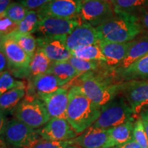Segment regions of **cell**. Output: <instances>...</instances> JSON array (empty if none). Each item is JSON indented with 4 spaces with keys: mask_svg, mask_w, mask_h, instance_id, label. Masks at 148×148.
Masks as SVG:
<instances>
[{
    "mask_svg": "<svg viewBox=\"0 0 148 148\" xmlns=\"http://www.w3.org/2000/svg\"><path fill=\"white\" fill-rule=\"evenodd\" d=\"M101 107L90 100L76 85L69 90V103L66 119L77 135L91 127L99 119Z\"/></svg>",
    "mask_w": 148,
    "mask_h": 148,
    "instance_id": "cell-1",
    "label": "cell"
},
{
    "mask_svg": "<svg viewBox=\"0 0 148 148\" xmlns=\"http://www.w3.org/2000/svg\"><path fill=\"white\" fill-rule=\"evenodd\" d=\"M77 78V84L73 85L78 86L90 100L100 107L121 93V82L114 81L113 73L106 75L89 71Z\"/></svg>",
    "mask_w": 148,
    "mask_h": 148,
    "instance_id": "cell-2",
    "label": "cell"
},
{
    "mask_svg": "<svg viewBox=\"0 0 148 148\" xmlns=\"http://www.w3.org/2000/svg\"><path fill=\"white\" fill-rule=\"evenodd\" d=\"M112 18L96 27L100 40L125 43L143 33L138 18L134 14L115 11Z\"/></svg>",
    "mask_w": 148,
    "mask_h": 148,
    "instance_id": "cell-3",
    "label": "cell"
},
{
    "mask_svg": "<svg viewBox=\"0 0 148 148\" xmlns=\"http://www.w3.org/2000/svg\"><path fill=\"white\" fill-rule=\"evenodd\" d=\"M1 136L12 148H33L42 139L36 129L16 118L7 120L1 127Z\"/></svg>",
    "mask_w": 148,
    "mask_h": 148,
    "instance_id": "cell-4",
    "label": "cell"
},
{
    "mask_svg": "<svg viewBox=\"0 0 148 148\" xmlns=\"http://www.w3.org/2000/svg\"><path fill=\"white\" fill-rule=\"evenodd\" d=\"M134 113L125 97H116L101 106L100 116L92 126L109 129L134 120Z\"/></svg>",
    "mask_w": 148,
    "mask_h": 148,
    "instance_id": "cell-5",
    "label": "cell"
},
{
    "mask_svg": "<svg viewBox=\"0 0 148 148\" xmlns=\"http://www.w3.org/2000/svg\"><path fill=\"white\" fill-rule=\"evenodd\" d=\"M14 118L34 129H39L50 120L47 108L40 98L25 95L13 111Z\"/></svg>",
    "mask_w": 148,
    "mask_h": 148,
    "instance_id": "cell-6",
    "label": "cell"
},
{
    "mask_svg": "<svg viewBox=\"0 0 148 148\" xmlns=\"http://www.w3.org/2000/svg\"><path fill=\"white\" fill-rule=\"evenodd\" d=\"M0 51L8 61V71L18 78H28L31 57L10 36H1Z\"/></svg>",
    "mask_w": 148,
    "mask_h": 148,
    "instance_id": "cell-7",
    "label": "cell"
},
{
    "mask_svg": "<svg viewBox=\"0 0 148 148\" xmlns=\"http://www.w3.org/2000/svg\"><path fill=\"white\" fill-rule=\"evenodd\" d=\"M115 14L113 5L102 0H82L79 20L97 27Z\"/></svg>",
    "mask_w": 148,
    "mask_h": 148,
    "instance_id": "cell-8",
    "label": "cell"
},
{
    "mask_svg": "<svg viewBox=\"0 0 148 148\" xmlns=\"http://www.w3.org/2000/svg\"><path fill=\"white\" fill-rule=\"evenodd\" d=\"M82 1V0H53L36 12L39 19L56 17L79 20Z\"/></svg>",
    "mask_w": 148,
    "mask_h": 148,
    "instance_id": "cell-9",
    "label": "cell"
},
{
    "mask_svg": "<svg viewBox=\"0 0 148 148\" xmlns=\"http://www.w3.org/2000/svg\"><path fill=\"white\" fill-rule=\"evenodd\" d=\"M121 93L134 114H140L148 107V80L121 82Z\"/></svg>",
    "mask_w": 148,
    "mask_h": 148,
    "instance_id": "cell-10",
    "label": "cell"
},
{
    "mask_svg": "<svg viewBox=\"0 0 148 148\" xmlns=\"http://www.w3.org/2000/svg\"><path fill=\"white\" fill-rule=\"evenodd\" d=\"M81 21L56 17H45L40 19L34 34L36 38L66 36L70 34Z\"/></svg>",
    "mask_w": 148,
    "mask_h": 148,
    "instance_id": "cell-11",
    "label": "cell"
},
{
    "mask_svg": "<svg viewBox=\"0 0 148 148\" xmlns=\"http://www.w3.org/2000/svg\"><path fill=\"white\" fill-rule=\"evenodd\" d=\"M36 131L42 139L47 141H66L77 136L64 118H51L44 126L36 129Z\"/></svg>",
    "mask_w": 148,
    "mask_h": 148,
    "instance_id": "cell-12",
    "label": "cell"
},
{
    "mask_svg": "<svg viewBox=\"0 0 148 148\" xmlns=\"http://www.w3.org/2000/svg\"><path fill=\"white\" fill-rule=\"evenodd\" d=\"M66 36L36 38L37 48L43 51L52 62L67 61L72 55L66 45Z\"/></svg>",
    "mask_w": 148,
    "mask_h": 148,
    "instance_id": "cell-13",
    "label": "cell"
},
{
    "mask_svg": "<svg viewBox=\"0 0 148 148\" xmlns=\"http://www.w3.org/2000/svg\"><path fill=\"white\" fill-rule=\"evenodd\" d=\"M100 38L97 28L83 22L66 36V45L71 51L84 46L98 44Z\"/></svg>",
    "mask_w": 148,
    "mask_h": 148,
    "instance_id": "cell-14",
    "label": "cell"
},
{
    "mask_svg": "<svg viewBox=\"0 0 148 148\" xmlns=\"http://www.w3.org/2000/svg\"><path fill=\"white\" fill-rule=\"evenodd\" d=\"M63 87L56 77L50 73H45L28 79L26 88V96L40 98L52 93Z\"/></svg>",
    "mask_w": 148,
    "mask_h": 148,
    "instance_id": "cell-15",
    "label": "cell"
},
{
    "mask_svg": "<svg viewBox=\"0 0 148 148\" xmlns=\"http://www.w3.org/2000/svg\"><path fill=\"white\" fill-rule=\"evenodd\" d=\"M69 89L63 86L52 93L40 98L45 103L50 118L66 119L69 103Z\"/></svg>",
    "mask_w": 148,
    "mask_h": 148,
    "instance_id": "cell-16",
    "label": "cell"
},
{
    "mask_svg": "<svg viewBox=\"0 0 148 148\" xmlns=\"http://www.w3.org/2000/svg\"><path fill=\"white\" fill-rule=\"evenodd\" d=\"M108 139V129L91 126L71 141L72 145L81 148H106Z\"/></svg>",
    "mask_w": 148,
    "mask_h": 148,
    "instance_id": "cell-17",
    "label": "cell"
},
{
    "mask_svg": "<svg viewBox=\"0 0 148 148\" xmlns=\"http://www.w3.org/2000/svg\"><path fill=\"white\" fill-rule=\"evenodd\" d=\"M113 77L116 82L148 80V53L125 69L113 70Z\"/></svg>",
    "mask_w": 148,
    "mask_h": 148,
    "instance_id": "cell-18",
    "label": "cell"
},
{
    "mask_svg": "<svg viewBox=\"0 0 148 148\" xmlns=\"http://www.w3.org/2000/svg\"><path fill=\"white\" fill-rule=\"evenodd\" d=\"M132 41L125 43H119L100 40L99 45L106 57V63L110 67H115L125 58Z\"/></svg>",
    "mask_w": 148,
    "mask_h": 148,
    "instance_id": "cell-19",
    "label": "cell"
},
{
    "mask_svg": "<svg viewBox=\"0 0 148 148\" xmlns=\"http://www.w3.org/2000/svg\"><path fill=\"white\" fill-rule=\"evenodd\" d=\"M148 53V36L143 35V36L135 38L132 40V45L130 47L125 58L115 67L114 71H120L128 67L132 63L139 60Z\"/></svg>",
    "mask_w": 148,
    "mask_h": 148,
    "instance_id": "cell-20",
    "label": "cell"
},
{
    "mask_svg": "<svg viewBox=\"0 0 148 148\" xmlns=\"http://www.w3.org/2000/svg\"><path fill=\"white\" fill-rule=\"evenodd\" d=\"M134 124V120H132L108 129V139L106 148H110L123 145L132 139Z\"/></svg>",
    "mask_w": 148,
    "mask_h": 148,
    "instance_id": "cell-21",
    "label": "cell"
},
{
    "mask_svg": "<svg viewBox=\"0 0 148 148\" xmlns=\"http://www.w3.org/2000/svg\"><path fill=\"white\" fill-rule=\"evenodd\" d=\"M46 73H50L59 79L63 86L73 79L80 76L81 74L67 61L53 62Z\"/></svg>",
    "mask_w": 148,
    "mask_h": 148,
    "instance_id": "cell-22",
    "label": "cell"
},
{
    "mask_svg": "<svg viewBox=\"0 0 148 148\" xmlns=\"http://www.w3.org/2000/svg\"><path fill=\"white\" fill-rule=\"evenodd\" d=\"M27 87H19L10 90L0 96L1 112H13L14 108L26 95Z\"/></svg>",
    "mask_w": 148,
    "mask_h": 148,
    "instance_id": "cell-23",
    "label": "cell"
},
{
    "mask_svg": "<svg viewBox=\"0 0 148 148\" xmlns=\"http://www.w3.org/2000/svg\"><path fill=\"white\" fill-rule=\"evenodd\" d=\"M52 62L43 51L37 48L36 52L31 58L29 62L28 67L29 77L27 79L46 73L50 68Z\"/></svg>",
    "mask_w": 148,
    "mask_h": 148,
    "instance_id": "cell-24",
    "label": "cell"
},
{
    "mask_svg": "<svg viewBox=\"0 0 148 148\" xmlns=\"http://www.w3.org/2000/svg\"><path fill=\"white\" fill-rule=\"evenodd\" d=\"M71 52L72 56L84 60L105 62L106 61V57L103 55L99 43L77 48L71 51Z\"/></svg>",
    "mask_w": 148,
    "mask_h": 148,
    "instance_id": "cell-25",
    "label": "cell"
},
{
    "mask_svg": "<svg viewBox=\"0 0 148 148\" xmlns=\"http://www.w3.org/2000/svg\"><path fill=\"white\" fill-rule=\"evenodd\" d=\"M68 62L81 74H84L89 71H96L100 68L103 69L106 66H109L105 62L87 60L75 56H71L68 60Z\"/></svg>",
    "mask_w": 148,
    "mask_h": 148,
    "instance_id": "cell-26",
    "label": "cell"
},
{
    "mask_svg": "<svg viewBox=\"0 0 148 148\" xmlns=\"http://www.w3.org/2000/svg\"><path fill=\"white\" fill-rule=\"evenodd\" d=\"M112 5L115 11L136 14L148 6V0H116Z\"/></svg>",
    "mask_w": 148,
    "mask_h": 148,
    "instance_id": "cell-27",
    "label": "cell"
},
{
    "mask_svg": "<svg viewBox=\"0 0 148 148\" xmlns=\"http://www.w3.org/2000/svg\"><path fill=\"white\" fill-rule=\"evenodd\" d=\"M24 51L32 58L37 49L36 38L33 34H20L14 32L9 34Z\"/></svg>",
    "mask_w": 148,
    "mask_h": 148,
    "instance_id": "cell-28",
    "label": "cell"
},
{
    "mask_svg": "<svg viewBox=\"0 0 148 148\" xmlns=\"http://www.w3.org/2000/svg\"><path fill=\"white\" fill-rule=\"evenodd\" d=\"M39 17L36 10H29L23 21L18 24L16 32L34 34L39 23Z\"/></svg>",
    "mask_w": 148,
    "mask_h": 148,
    "instance_id": "cell-29",
    "label": "cell"
},
{
    "mask_svg": "<svg viewBox=\"0 0 148 148\" xmlns=\"http://www.w3.org/2000/svg\"><path fill=\"white\" fill-rule=\"evenodd\" d=\"M28 11V9L25 8L21 3L13 1L9 5L4 13L0 16H5L14 23L18 24L24 19Z\"/></svg>",
    "mask_w": 148,
    "mask_h": 148,
    "instance_id": "cell-30",
    "label": "cell"
},
{
    "mask_svg": "<svg viewBox=\"0 0 148 148\" xmlns=\"http://www.w3.org/2000/svg\"><path fill=\"white\" fill-rule=\"evenodd\" d=\"M19 87H26L23 81L16 80L8 70L0 74V95L8 90Z\"/></svg>",
    "mask_w": 148,
    "mask_h": 148,
    "instance_id": "cell-31",
    "label": "cell"
},
{
    "mask_svg": "<svg viewBox=\"0 0 148 148\" xmlns=\"http://www.w3.org/2000/svg\"><path fill=\"white\" fill-rule=\"evenodd\" d=\"M132 138L142 148H148V136L140 117L134 121Z\"/></svg>",
    "mask_w": 148,
    "mask_h": 148,
    "instance_id": "cell-32",
    "label": "cell"
},
{
    "mask_svg": "<svg viewBox=\"0 0 148 148\" xmlns=\"http://www.w3.org/2000/svg\"><path fill=\"white\" fill-rule=\"evenodd\" d=\"M18 27V24L14 23L5 16L1 17L0 21V34L1 36H7L16 32Z\"/></svg>",
    "mask_w": 148,
    "mask_h": 148,
    "instance_id": "cell-33",
    "label": "cell"
},
{
    "mask_svg": "<svg viewBox=\"0 0 148 148\" xmlns=\"http://www.w3.org/2000/svg\"><path fill=\"white\" fill-rule=\"evenodd\" d=\"M71 145H72L71 140L53 142L42 139L33 148H66Z\"/></svg>",
    "mask_w": 148,
    "mask_h": 148,
    "instance_id": "cell-34",
    "label": "cell"
},
{
    "mask_svg": "<svg viewBox=\"0 0 148 148\" xmlns=\"http://www.w3.org/2000/svg\"><path fill=\"white\" fill-rule=\"evenodd\" d=\"M53 0H18L29 10H38L41 7L49 3Z\"/></svg>",
    "mask_w": 148,
    "mask_h": 148,
    "instance_id": "cell-35",
    "label": "cell"
},
{
    "mask_svg": "<svg viewBox=\"0 0 148 148\" xmlns=\"http://www.w3.org/2000/svg\"><path fill=\"white\" fill-rule=\"evenodd\" d=\"M134 14L138 18L140 26L142 27V34L148 36V6Z\"/></svg>",
    "mask_w": 148,
    "mask_h": 148,
    "instance_id": "cell-36",
    "label": "cell"
},
{
    "mask_svg": "<svg viewBox=\"0 0 148 148\" xmlns=\"http://www.w3.org/2000/svg\"><path fill=\"white\" fill-rule=\"evenodd\" d=\"M8 61L6 57L2 51H0V72H2L8 70Z\"/></svg>",
    "mask_w": 148,
    "mask_h": 148,
    "instance_id": "cell-37",
    "label": "cell"
},
{
    "mask_svg": "<svg viewBox=\"0 0 148 148\" xmlns=\"http://www.w3.org/2000/svg\"><path fill=\"white\" fill-rule=\"evenodd\" d=\"M140 118L142 120L144 128L145 130V132L147 133L148 136V109L144 110L140 113Z\"/></svg>",
    "mask_w": 148,
    "mask_h": 148,
    "instance_id": "cell-38",
    "label": "cell"
},
{
    "mask_svg": "<svg viewBox=\"0 0 148 148\" xmlns=\"http://www.w3.org/2000/svg\"><path fill=\"white\" fill-rule=\"evenodd\" d=\"M110 148H142V147H140V146L132 138V139H131L130 141L123 144V145L115 146V147H110Z\"/></svg>",
    "mask_w": 148,
    "mask_h": 148,
    "instance_id": "cell-39",
    "label": "cell"
},
{
    "mask_svg": "<svg viewBox=\"0 0 148 148\" xmlns=\"http://www.w3.org/2000/svg\"><path fill=\"white\" fill-rule=\"evenodd\" d=\"M11 3V0H0V16L4 13Z\"/></svg>",
    "mask_w": 148,
    "mask_h": 148,
    "instance_id": "cell-40",
    "label": "cell"
},
{
    "mask_svg": "<svg viewBox=\"0 0 148 148\" xmlns=\"http://www.w3.org/2000/svg\"><path fill=\"white\" fill-rule=\"evenodd\" d=\"M0 148H8V145L2 139H1V143H0Z\"/></svg>",
    "mask_w": 148,
    "mask_h": 148,
    "instance_id": "cell-41",
    "label": "cell"
},
{
    "mask_svg": "<svg viewBox=\"0 0 148 148\" xmlns=\"http://www.w3.org/2000/svg\"><path fill=\"white\" fill-rule=\"evenodd\" d=\"M103 1H106V2H108L109 3H110V4L113 5V3H114V1H116V0H102Z\"/></svg>",
    "mask_w": 148,
    "mask_h": 148,
    "instance_id": "cell-42",
    "label": "cell"
},
{
    "mask_svg": "<svg viewBox=\"0 0 148 148\" xmlns=\"http://www.w3.org/2000/svg\"><path fill=\"white\" fill-rule=\"evenodd\" d=\"M66 148H81L78 147V146H76V145H69L68 147H66Z\"/></svg>",
    "mask_w": 148,
    "mask_h": 148,
    "instance_id": "cell-43",
    "label": "cell"
}]
</instances>
